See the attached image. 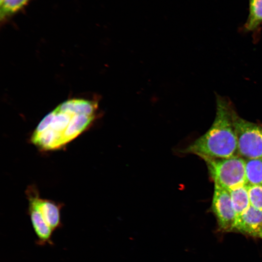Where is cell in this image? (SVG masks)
<instances>
[{
    "label": "cell",
    "mask_w": 262,
    "mask_h": 262,
    "mask_svg": "<svg viewBox=\"0 0 262 262\" xmlns=\"http://www.w3.org/2000/svg\"><path fill=\"white\" fill-rule=\"evenodd\" d=\"M234 107L229 99L216 95L215 116L211 127L181 152L194 154L201 158H227L238 155L232 119Z\"/></svg>",
    "instance_id": "cell-1"
},
{
    "label": "cell",
    "mask_w": 262,
    "mask_h": 262,
    "mask_svg": "<svg viewBox=\"0 0 262 262\" xmlns=\"http://www.w3.org/2000/svg\"><path fill=\"white\" fill-rule=\"evenodd\" d=\"M214 184L228 191L246 184L245 159L239 155L227 158L204 157Z\"/></svg>",
    "instance_id": "cell-2"
},
{
    "label": "cell",
    "mask_w": 262,
    "mask_h": 262,
    "mask_svg": "<svg viewBox=\"0 0 262 262\" xmlns=\"http://www.w3.org/2000/svg\"><path fill=\"white\" fill-rule=\"evenodd\" d=\"M232 119L238 142V154L245 159L262 158V124L241 117L234 107Z\"/></svg>",
    "instance_id": "cell-3"
},
{
    "label": "cell",
    "mask_w": 262,
    "mask_h": 262,
    "mask_svg": "<svg viewBox=\"0 0 262 262\" xmlns=\"http://www.w3.org/2000/svg\"><path fill=\"white\" fill-rule=\"evenodd\" d=\"M211 208L215 216L218 228L222 232L234 231L236 215L229 192L214 184Z\"/></svg>",
    "instance_id": "cell-4"
},
{
    "label": "cell",
    "mask_w": 262,
    "mask_h": 262,
    "mask_svg": "<svg viewBox=\"0 0 262 262\" xmlns=\"http://www.w3.org/2000/svg\"><path fill=\"white\" fill-rule=\"evenodd\" d=\"M27 196L29 204L34 206L39 211L53 231L61 226V204L50 200L40 198L37 190L32 186L28 188Z\"/></svg>",
    "instance_id": "cell-5"
},
{
    "label": "cell",
    "mask_w": 262,
    "mask_h": 262,
    "mask_svg": "<svg viewBox=\"0 0 262 262\" xmlns=\"http://www.w3.org/2000/svg\"><path fill=\"white\" fill-rule=\"evenodd\" d=\"M234 231L262 240V211L250 205L236 217Z\"/></svg>",
    "instance_id": "cell-6"
},
{
    "label": "cell",
    "mask_w": 262,
    "mask_h": 262,
    "mask_svg": "<svg viewBox=\"0 0 262 262\" xmlns=\"http://www.w3.org/2000/svg\"><path fill=\"white\" fill-rule=\"evenodd\" d=\"M248 15L241 29L245 33H252L257 40L262 28V0H248Z\"/></svg>",
    "instance_id": "cell-7"
},
{
    "label": "cell",
    "mask_w": 262,
    "mask_h": 262,
    "mask_svg": "<svg viewBox=\"0 0 262 262\" xmlns=\"http://www.w3.org/2000/svg\"><path fill=\"white\" fill-rule=\"evenodd\" d=\"M29 214L39 245L52 244L51 236L53 231L44 219L39 211L29 204Z\"/></svg>",
    "instance_id": "cell-8"
},
{
    "label": "cell",
    "mask_w": 262,
    "mask_h": 262,
    "mask_svg": "<svg viewBox=\"0 0 262 262\" xmlns=\"http://www.w3.org/2000/svg\"><path fill=\"white\" fill-rule=\"evenodd\" d=\"M229 192L237 217L250 206L247 184L238 186Z\"/></svg>",
    "instance_id": "cell-9"
},
{
    "label": "cell",
    "mask_w": 262,
    "mask_h": 262,
    "mask_svg": "<svg viewBox=\"0 0 262 262\" xmlns=\"http://www.w3.org/2000/svg\"><path fill=\"white\" fill-rule=\"evenodd\" d=\"M247 185H262V158L245 159Z\"/></svg>",
    "instance_id": "cell-10"
},
{
    "label": "cell",
    "mask_w": 262,
    "mask_h": 262,
    "mask_svg": "<svg viewBox=\"0 0 262 262\" xmlns=\"http://www.w3.org/2000/svg\"><path fill=\"white\" fill-rule=\"evenodd\" d=\"M29 0H4L0 5V20L5 19L22 8Z\"/></svg>",
    "instance_id": "cell-11"
},
{
    "label": "cell",
    "mask_w": 262,
    "mask_h": 262,
    "mask_svg": "<svg viewBox=\"0 0 262 262\" xmlns=\"http://www.w3.org/2000/svg\"><path fill=\"white\" fill-rule=\"evenodd\" d=\"M250 205L262 211V185H247Z\"/></svg>",
    "instance_id": "cell-12"
},
{
    "label": "cell",
    "mask_w": 262,
    "mask_h": 262,
    "mask_svg": "<svg viewBox=\"0 0 262 262\" xmlns=\"http://www.w3.org/2000/svg\"><path fill=\"white\" fill-rule=\"evenodd\" d=\"M4 0H0V5L2 3Z\"/></svg>",
    "instance_id": "cell-13"
}]
</instances>
